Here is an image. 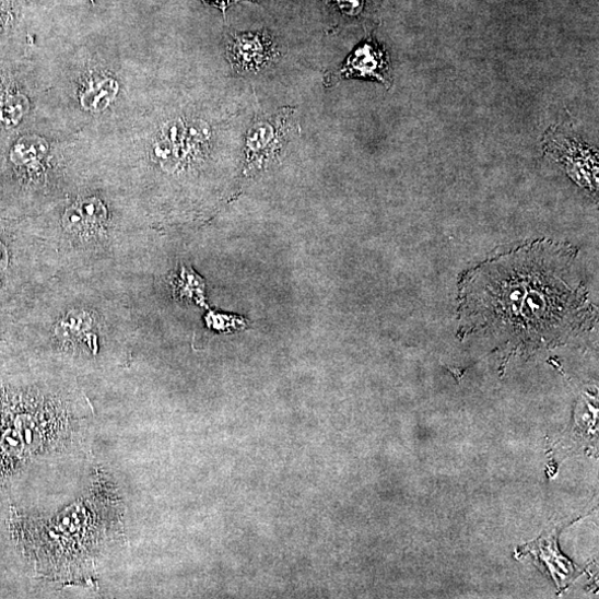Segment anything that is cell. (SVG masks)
Returning a JSON list of instances; mask_svg holds the SVG:
<instances>
[{
  "label": "cell",
  "instance_id": "cell-9",
  "mask_svg": "<svg viewBox=\"0 0 599 599\" xmlns=\"http://www.w3.org/2000/svg\"><path fill=\"white\" fill-rule=\"evenodd\" d=\"M17 16L16 0H0V33L5 32Z\"/></svg>",
  "mask_w": 599,
  "mask_h": 599
},
{
  "label": "cell",
  "instance_id": "cell-11",
  "mask_svg": "<svg viewBox=\"0 0 599 599\" xmlns=\"http://www.w3.org/2000/svg\"><path fill=\"white\" fill-rule=\"evenodd\" d=\"M9 251L7 246L0 242V273H3L9 266Z\"/></svg>",
  "mask_w": 599,
  "mask_h": 599
},
{
  "label": "cell",
  "instance_id": "cell-3",
  "mask_svg": "<svg viewBox=\"0 0 599 599\" xmlns=\"http://www.w3.org/2000/svg\"><path fill=\"white\" fill-rule=\"evenodd\" d=\"M226 54L238 73H258L274 64L281 57L274 36L268 30L233 33Z\"/></svg>",
  "mask_w": 599,
  "mask_h": 599
},
{
  "label": "cell",
  "instance_id": "cell-12",
  "mask_svg": "<svg viewBox=\"0 0 599 599\" xmlns=\"http://www.w3.org/2000/svg\"><path fill=\"white\" fill-rule=\"evenodd\" d=\"M92 2L94 3V0H92Z\"/></svg>",
  "mask_w": 599,
  "mask_h": 599
},
{
  "label": "cell",
  "instance_id": "cell-7",
  "mask_svg": "<svg viewBox=\"0 0 599 599\" xmlns=\"http://www.w3.org/2000/svg\"><path fill=\"white\" fill-rule=\"evenodd\" d=\"M95 326V318L87 312H72L61 319L56 331L61 338H74L81 333H86Z\"/></svg>",
  "mask_w": 599,
  "mask_h": 599
},
{
  "label": "cell",
  "instance_id": "cell-6",
  "mask_svg": "<svg viewBox=\"0 0 599 599\" xmlns=\"http://www.w3.org/2000/svg\"><path fill=\"white\" fill-rule=\"evenodd\" d=\"M26 98L14 89H0V124L7 127L19 125L27 108Z\"/></svg>",
  "mask_w": 599,
  "mask_h": 599
},
{
  "label": "cell",
  "instance_id": "cell-5",
  "mask_svg": "<svg viewBox=\"0 0 599 599\" xmlns=\"http://www.w3.org/2000/svg\"><path fill=\"white\" fill-rule=\"evenodd\" d=\"M106 219L104 205L97 200L90 199L71 208L66 213L64 223L69 231L85 233L103 226Z\"/></svg>",
  "mask_w": 599,
  "mask_h": 599
},
{
  "label": "cell",
  "instance_id": "cell-8",
  "mask_svg": "<svg viewBox=\"0 0 599 599\" xmlns=\"http://www.w3.org/2000/svg\"><path fill=\"white\" fill-rule=\"evenodd\" d=\"M367 2L368 0H325L328 9L343 20H354L361 16Z\"/></svg>",
  "mask_w": 599,
  "mask_h": 599
},
{
  "label": "cell",
  "instance_id": "cell-10",
  "mask_svg": "<svg viewBox=\"0 0 599 599\" xmlns=\"http://www.w3.org/2000/svg\"><path fill=\"white\" fill-rule=\"evenodd\" d=\"M201 2H203L204 4L211 8L220 10L224 17H226L228 9L236 3L250 2V3L257 4L256 0H201Z\"/></svg>",
  "mask_w": 599,
  "mask_h": 599
},
{
  "label": "cell",
  "instance_id": "cell-2",
  "mask_svg": "<svg viewBox=\"0 0 599 599\" xmlns=\"http://www.w3.org/2000/svg\"><path fill=\"white\" fill-rule=\"evenodd\" d=\"M296 109L283 107L268 114L258 110L244 144V176L254 178L280 161L296 128Z\"/></svg>",
  "mask_w": 599,
  "mask_h": 599
},
{
  "label": "cell",
  "instance_id": "cell-4",
  "mask_svg": "<svg viewBox=\"0 0 599 599\" xmlns=\"http://www.w3.org/2000/svg\"><path fill=\"white\" fill-rule=\"evenodd\" d=\"M348 79L376 80L390 83V63L385 49L374 39H367L348 57L341 68L328 77V83Z\"/></svg>",
  "mask_w": 599,
  "mask_h": 599
},
{
  "label": "cell",
  "instance_id": "cell-1",
  "mask_svg": "<svg viewBox=\"0 0 599 599\" xmlns=\"http://www.w3.org/2000/svg\"><path fill=\"white\" fill-rule=\"evenodd\" d=\"M571 259L559 246L540 243L470 272L461 290L463 329L539 340L579 329L587 302L579 285L568 283Z\"/></svg>",
  "mask_w": 599,
  "mask_h": 599
}]
</instances>
